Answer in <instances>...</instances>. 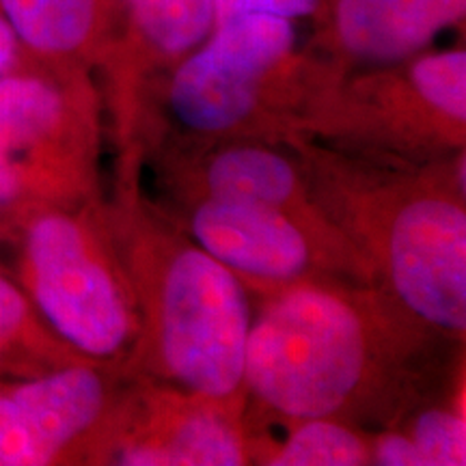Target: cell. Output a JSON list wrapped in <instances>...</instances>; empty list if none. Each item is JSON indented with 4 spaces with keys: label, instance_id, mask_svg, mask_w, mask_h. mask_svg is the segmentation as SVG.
<instances>
[{
    "label": "cell",
    "instance_id": "6da1fadb",
    "mask_svg": "<svg viewBox=\"0 0 466 466\" xmlns=\"http://www.w3.org/2000/svg\"><path fill=\"white\" fill-rule=\"evenodd\" d=\"M430 329L376 285L305 281L268 291L250 319L244 395L268 412L398 425L425 398Z\"/></svg>",
    "mask_w": 466,
    "mask_h": 466
},
{
    "label": "cell",
    "instance_id": "7a4b0ae2",
    "mask_svg": "<svg viewBox=\"0 0 466 466\" xmlns=\"http://www.w3.org/2000/svg\"><path fill=\"white\" fill-rule=\"evenodd\" d=\"M137 168L130 154L113 201L97 203L141 324L127 370L175 391L244 404L247 285L143 199Z\"/></svg>",
    "mask_w": 466,
    "mask_h": 466
},
{
    "label": "cell",
    "instance_id": "3957f363",
    "mask_svg": "<svg viewBox=\"0 0 466 466\" xmlns=\"http://www.w3.org/2000/svg\"><path fill=\"white\" fill-rule=\"evenodd\" d=\"M324 214L401 309L451 339L466 333L464 151L387 165L309 138L288 141Z\"/></svg>",
    "mask_w": 466,
    "mask_h": 466
},
{
    "label": "cell",
    "instance_id": "277c9868",
    "mask_svg": "<svg viewBox=\"0 0 466 466\" xmlns=\"http://www.w3.org/2000/svg\"><path fill=\"white\" fill-rule=\"evenodd\" d=\"M316 50H299L296 22L242 14L214 25L158 83L171 119L192 138L288 143L296 115L333 72Z\"/></svg>",
    "mask_w": 466,
    "mask_h": 466
},
{
    "label": "cell",
    "instance_id": "5b68a950",
    "mask_svg": "<svg viewBox=\"0 0 466 466\" xmlns=\"http://www.w3.org/2000/svg\"><path fill=\"white\" fill-rule=\"evenodd\" d=\"M302 137L387 165L453 158L464 151L466 137L464 48H428L363 72L333 69L296 115L289 141Z\"/></svg>",
    "mask_w": 466,
    "mask_h": 466
},
{
    "label": "cell",
    "instance_id": "8992f818",
    "mask_svg": "<svg viewBox=\"0 0 466 466\" xmlns=\"http://www.w3.org/2000/svg\"><path fill=\"white\" fill-rule=\"evenodd\" d=\"M100 91L85 69L22 56L0 74V223L96 199Z\"/></svg>",
    "mask_w": 466,
    "mask_h": 466
},
{
    "label": "cell",
    "instance_id": "52a82bcc",
    "mask_svg": "<svg viewBox=\"0 0 466 466\" xmlns=\"http://www.w3.org/2000/svg\"><path fill=\"white\" fill-rule=\"evenodd\" d=\"M17 283L42 324L78 359L130 363L141 324L97 201L44 208L11 227Z\"/></svg>",
    "mask_w": 466,
    "mask_h": 466
},
{
    "label": "cell",
    "instance_id": "ba28073f",
    "mask_svg": "<svg viewBox=\"0 0 466 466\" xmlns=\"http://www.w3.org/2000/svg\"><path fill=\"white\" fill-rule=\"evenodd\" d=\"M186 203L188 236L248 288L268 294L322 279L376 285L363 255L329 217L253 201Z\"/></svg>",
    "mask_w": 466,
    "mask_h": 466
},
{
    "label": "cell",
    "instance_id": "9c48e42d",
    "mask_svg": "<svg viewBox=\"0 0 466 466\" xmlns=\"http://www.w3.org/2000/svg\"><path fill=\"white\" fill-rule=\"evenodd\" d=\"M121 391L89 464L240 466L253 462L242 404L145 380Z\"/></svg>",
    "mask_w": 466,
    "mask_h": 466
},
{
    "label": "cell",
    "instance_id": "30bf717a",
    "mask_svg": "<svg viewBox=\"0 0 466 466\" xmlns=\"http://www.w3.org/2000/svg\"><path fill=\"white\" fill-rule=\"evenodd\" d=\"M110 370L74 359L0 384V466L89 462L124 391Z\"/></svg>",
    "mask_w": 466,
    "mask_h": 466
},
{
    "label": "cell",
    "instance_id": "8fae6325",
    "mask_svg": "<svg viewBox=\"0 0 466 466\" xmlns=\"http://www.w3.org/2000/svg\"><path fill=\"white\" fill-rule=\"evenodd\" d=\"M466 0H319L311 48L337 72L387 67L464 22Z\"/></svg>",
    "mask_w": 466,
    "mask_h": 466
},
{
    "label": "cell",
    "instance_id": "7c38bea8",
    "mask_svg": "<svg viewBox=\"0 0 466 466\" xmlns=\"http://www.w3.org/2000/svg\"><path fill=\"white\" fill-rule=\"evenodd\" d=\"M173 160V184L190 199L253 201L305 217H326L299 158L264 138H220ZM296 154V151H294Z\"/></svg>",
    "mask_w": 466,
    "mask_h": 466
},
{
    "label": "cell",
    "instance_id": "4fadbf2b",
    "mask_svg": "<svg viewBox=\"0 0 466 466\" xmlns=\"http://www.w3.org/2000/svg\"><path fill=\"white\" fill-rule=\"evenodd\" d=\"M121 44L100 72L119 121L130 119L145 89L182 61L214 28L212 0H116Z\"/></svg>",
    "mask_w": 466,
    "mask_h": 466
},
{
    "label": "cell",
    "instance_id": "5bb4252c",
    "mask_svg": "<svg viewBox=\"0 0 466 466\" xmlns=\"http://www.w3.org/2000/svg\"><path fill=\"white\" fill-rule=\"evenodd\" d=\"M0 15L26 56L96 72L121 44L116 0H0Z\"/></svg>",
    "mask_w": 466,
    "mask_h": 466
},
{
    "label": "cell",
    "instance_id": "9a60e30c",
    "mask_svg": "<svg viewBox=\"0 0 466 466\" xmlns=\"http://www.w3.org/2000/svg\"><path fill=\"white\" fill-rule=\"evenodd\" d=\"M74 359L37 318L20 283L0 272V384Z\"/></svg>",
    "mask_w": 466,
    "mask_h": 466
},
{
    "label": "cell",
    "instance_id": "2e32d148",
    "mask_svg": "<svg viewBox=\"0 0 466 466\" xmlns=\"http://www.w3.org/2000/svg\"><path fill=\"white\" fill-rule=\"evenodd\" d=\"M288 439L261 451L255 462L270 466L371 464V436L337 419H300Z\"/></svg>",
    "mask_w": 466,
    "mask_h": 466
},
{
    "label": "cell",
    "instance_id": "e0dca14e",
    "mask_svg": "<svg viewBox=\"0 0 466 466\" xmlns=\"http://www.w3.org/2000/svg\"><path fill=\"white\" fill-rule=\"evenodd\" d=\"M415 447L419 466L466 464V419L462 400L419 410L408 428H401Z\"/></svg>",
    "mask_w": 466,
    "mask_h": 466
},
{
    "label": "cell",
    "instance_id": "ac0fdd59",
    "mask_svg": "<svg viewBox=\"0 0 466 466\" xmlns=\"http://www.w3.org/2000/svg\"><path fill=\"white\" fill-rule=\"evenodd\" d=\"M319 0H212L214 25L242 14H270L296 22L316 15Z\"/></svg>",
    "mask_w": 466,
    "mask_h": 466
},
{
    "label": "cell",
    "instance_id": "d6986e66",
    "mask_svg": "<svg viewBox=\"0 0 466 466\" xmlns=\"http://www.w3.org/2000/svg\"><path fill=\"white\" fill-rule=\"evenodd\" d=\"M371 464L419 466V458L404 430L393 425V428H384L371 439Z\"/></svg>",
    "mask_w": 466,
    "mask_h": 466
},
{
    "label": "cell",
    "instance_id": "ffe728a7",
    "mask_svg": "<svg viewBox=\"0 0 466 466\" xmlns=\"http://www.w3.org/2000/svg\"><path fill=\"white\" fill-rule=\"evenodd\" d=\"M22 56V48L17 44L15 35L11 33L7 22L0 15V74H5L11 66H15L17 58Z\"/></svg>",
    "mask_w": 466,
    "mask_h": 466
},
{
    "label": "cell",
    "instance_id": "44dd1931",
    "mask_svg": "<svg viewBox=\"0 0 466 466\" xmlns=\"http://www.w3.org/2000/svg\"><path fill=\"white\" fill-rule=\"evenodd\" d=\"M5 233H9V227H5L3 223H0V238H3Z\"/></svg>",
    "mask_w": 466,
    "mask_h": 466
}]
</instances>
